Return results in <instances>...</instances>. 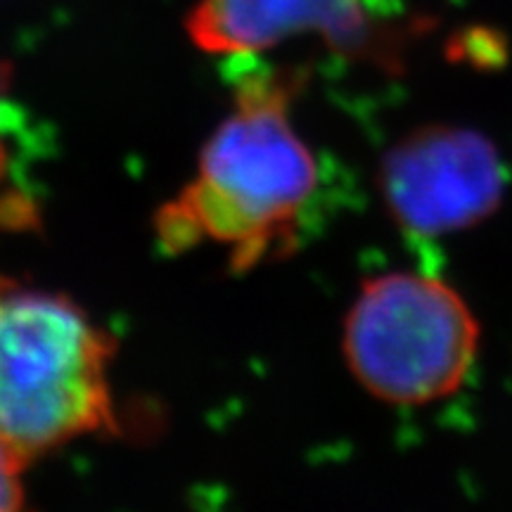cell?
<instances>
[{"label":"cell","mask_w":512,"mask_h":512,"mask_svg":"<svg viewBox=\"0 0 512 512\" xmlns=\"http://www.w3.org/2000/svg\"><path fill=\"white\" fill-rule=\"evenodd\" d=\"M302 81L294 69H240L228 117L202 147L195 176L157 211L166 252L219 247L230 271L249 273L297 245L318 192L316 155L292 121Z\"/></svg>","instance_id":"6da1fadb"},{"label":"cell","mask_w":512,"mask_h":512,"mask_svg":"<svg viewBox=\"0 0 512 512\" xmlns=\"http://www.w3.org/2000/svg\"><path fill=\"white\" fill-rule=\"evenodd\" d=\"M112 361L74 299L0 273V441L24 463L117 427Z\"/></svg>","instance_id":"7a4b0ae2"},{"label":"cell","mask_w":512,"mask_h":512,"mask_svg":"<svg viewBox=\"0 0 512 512\" xmlns=\"http://www.w3.org/2000/svg\"><path fill=\"white\" fill-rule=\"evenodd\" d=\"M344 361L356 382L394 406L444 399L467 380L479 323L444 280L384 273L363 283L344 318Z\"/></svg>","instance_id":"3957f363"},{"label":"cell","mask_w":512,"mask_h":512,"mask_svg":"<svg viewBox=\"0 0 512 512\" xmlns=\"http://www.w3.org/2000/svg\"><path fill=\"white\" fill-rule=\"evenodd\" d=\"M505 174L494 143L472 128L425 126L380 162V195L396 226L415 238L475 228L498 209Z\"/></svg>","instance_id":"277c9868"},{"label":"cell","mask_w":512,"mask_h":512,"mask_svg":"<svg viewBox=\"0 0 512 512\" xmlns=\"http://www.w3.org/2000/svg\"><path fill=\"white\" fill-rule=\"evenodd\" d=\"M197 48L223 57H254L297 36H313L351 62L396 72L408 34L363 0H197L188 17Z\"/></svg>","instance_id":"5b68a950"},{"label":"cell","mask_w":512,"mask_h":512,"mask_svg":"<svg viewBox=\"0 0 512 512\" xmlns=\"http://www.w3.org/2000/svg\"><path fill=\"white\" fill-rule=\"evenodd\" d=\"M24 128L22 110L15 100V74L10 62L0 60V190L19 164V133Z\"/></svg>","instance_id":"8992f818"},{"label":"cell","mask_w":512,"mask_h":512,"mask_svg":"<svg viewBox=\"0 0 512 512\" xmlns=\"http://www.w3.org/2000/svg\"><path fill=\"white\" fill-rule=\"evenodd\" d=\"M24 467L27 463L0 441V512H27Z\"/></svg>","instance_id":"52a82bcc"}]
</instances>
